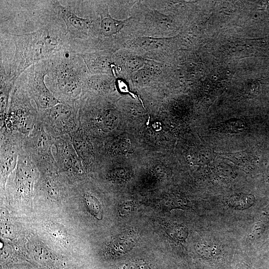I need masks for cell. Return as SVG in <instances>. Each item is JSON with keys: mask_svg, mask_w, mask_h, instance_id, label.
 <instances>
[{"mask_svg": "<svg viewBox=\"0 0 269 269\" xmlns=\"http://www.w3.org/2000/svg\"><path fill=\"white\" fill-rule=\"evenodd\" d=\"M0 6V60L14 80L38 62L71 52L54 0H1Z\"/></svg>", "mask_w": 269, "mask_h": 269, "instance_id": "cell-1", "label": "cell"}, {"mask_svg": "<svg viewBox=\"0 0 269 269\" xmlns=\"http://www.w3.org/2000/svg\"><path fill=\"white\" fill-rule=\"evenodd\" d=\"M46 63L49 90L61 103L79 108L89 92L88 79L91 75L82 57L64 52L46 59Z\"/></svg>", "mask_w": 269, "mask_h": 269, "instance_id": "cell-2", "label": "cell"}, {"mask_svg": "<svg viewBox=\"0 0 269 269\" xmlns=\"http://www.w3.org/2000/svg\"><path fill=\"white\" fill-rule=\"evenodd\" d=\"M58 14L64 21L70 41L71 52H95L100 18L94 0H55Z\"/></svg>", "mask_w": 269, "mask_h": 269, "instance_id": "cell-3", "label": "cell"}, {"mask_svg": "<svg viewBox=\"0 0 269 269\" xmlns=\"http://www.w3.org/2000/svg\"><path fill=\"white\" fill-rule=\"evenodd\" d=\"M94 3L100 18L95 52L115 53L130 40L141 36L139 24L135 15L125 19H116L110 14L107 0H94Z\"/></svg>", "mask_w": 269, "mask_h": 269, "instance_id": "cell-4", "label": "cell"}, {"mask_svg": "<svg viewBox=\"0 0 269 269\" xmlns=\"http://www.w3.org/2000/svg\"><path fill=\"white\" fill-rule=\"evenodd\" d=\"M23 87L16 81L6 110L0 118V132H15L27 135L34 129L38 111Z\"/></svg>", "mask_w": 269, "mask_h": 269, "instance_id": "cell-5", "label": "cell"}, {"mask_svg": "<svg viewBox=\"0 0 269 269\" xmlns=\"http://www.w3.org/2000/svg\"><path fill=\"white\" fill-rule=\"evenodd\" d=\"M37 121L55 138L70 136L80 129L79 108L60 103L38 112Z\"/></svg>", "mask_w": 269, "mask_h": 269, "instance_id": "cell-6", "label": "cell"}, {"mask_svg": "<svg viewBox=\"0 0 269 269\" xmlns=\"http://www.w3.org/2000/svg\"><path fill=\"white\" fill-rule=\"evenodd\" d=\"M47 75L46 60L28 68L16 81L20 84L34 101L38 112L50 108L61 103L55 98L46 85Z\"/></svg>", "mask_w": 269, "mask_h": 269, "instance_id": "cell-7", "label": "cell"}, {"mask_svg": "<svg viewBox=\"0 0 269 269\" xmlns=\"http://www.w3.org/2000/svg\"><path fill=\"white\" fill-rule=\"evenodd\" d=\"M54 138L37 121L34 129L24 138L22 147L30 155L39 171L58 169L53 153Z\"/></svg>", "mask_w": 269, "mask_h": 269, "instance_id": "cell-8", "label": "cell"}, {"mask_svg": "<svg viewBox=\"0 0 269 269\" xmlns=\"http://www.w3.org/2000/svg\"><path fill=\"white\" fill-rule=\"evenodd\" d=\"M131 15L138 20L141 36L168 37L176 29L171 15L149 7L143 0H138L134 5Z\"/></svg>", "mask_w": 269, "mask_h": 269, "instance_id": "cell-9", "label": "cell"}, {"mask_svg": "<svg viewBox=\"0 0 269 269\" xmlns=\"http://www.w3.org/2000/svg\"><path fill=\"white\" fill-rule=\"evenodd\" d=\"M173 43L171 37L140 36L128 41L123 48L146 59L169 64Z\"/></svg>", "mask_w": 269, "mask_h": 269, "instance_id": "cell-10", "label": "cell"}, {"mask_svg": "<svg viewBox=\"0 0 269 269\" xmlns=\"http://www.w3.org/2000/svg\"><path fill=\"white\" fill-rule=\"evenodd\" d=\"M25 136L18 133L0 132V182L2 188L16 167Z\"/></svg>", "mask_w": 269, "mask_h": 269, "instance_id": "cell-11", "label": "cell"}, {"mask_svg": "<svg viewBox=\"0 0 269 269\" xmlns=\"http://www.w3.org/2000/svg\"><path fill=\"white\" fill-rule=\"evenodd\" d=\"M53 153L58 169L78 176L83 172V166L69 135L54 138Z\"/></svg>", "mask_w": 269, "mask_h": 269, "instance_id": "cell-12", "label": "cell"}, {"mask_svg": "<svg viewBox=\"0 0 269 269\" xmlns=\"http://www.w3.org/2000/svg\"><path fill=\"white\" fill-rule=\"evenodd\" d=\"M115 57L116 64V77L124 79L130 84L132 74L142 68L147 60L125 48L115 52Z\"/></svg>", "mask_w": 269, "mask_h": 269, "instance_id": "cell-13", "label": "cell"}, {"mask_svg": "<svg viewBox=\"0 0 269 269\" xmlns=\"http://www.w3.org/2000/svg\"><path fill=\"white\" fill-rule=\"evenodd\" d=\"M78 54L83 59L91 74H105L116 77L115 53L99 51Z\"/></svg>", "mask_w": 269, "mask_h": 269, "instance_id": "cell-14", "label": "cell"}, {"mask_svg": "<svg viewBox=\"0 0 269 269\" xmlns=\"http://www.w3.org/2000/svg\"><path fill=\"white\" fill-rule=\"evenodd\" d=\"M88 86L89 92L103 95H107L116 89L118 91L116 77L105 74H91L88 79Z\"/></svg>", "mask_w": 269, "mask_h": 269, "instance_id": "cell-15", "label": "cell"}, {"mask_svg": "<svg viewBox=\"0 0 269 269\" xmlns=\"http://www.w3.org/2000/svg\"><path fill=\"white\" fill-rule=\"evenodd\" d=\"M70 136L83 167L88 168L91 163L92 158L91 147L86 134L79 129Z\"/></svg>", "mask_w": 269, "mask_h": 269, "instance_id": "cell-16", "label": "cell"}, {"mask_svg": "<svg viewBox=\"0 0 269 269\" xmlns=\"http://www.w3.org/2000/svg\"><path fill=\"white\" fill-rule=\"evenodd\" d=\"M0 118L4 115L9 102L10 94L15 85L16 80L13 79L6 72L4 65L0 60Z\"/></svg>", "mask_w": 269, "mask_h": 269, "instance_id": "cell-17", "label": "cell"}, {"mask_svg": "<svg viewBox=\"0 0 269 269\" xmlns=\"http://www.w3.org/2000/svg\"><path fill=\"white\" fill-rule=\"evenodd\" d=\"M138 0H107L109 9L119 19H125L131 15L134 5Z\"/></svg>", "mask_w": 269, "mask_h": 269, "instance_id": "cell-18", "label": "cell"}, {"mask_svg": "<svg viewBox=\"0 0 269 269\" xmlns=\"http://www.w3.org/2000/svg\"><path fill=\"white\" fill-rule=\"evenodd\" d=\"M83 197L90 213L97 219H102V211L101 204L98 199L87 193L84 194Z\"/></svg>", "mask_w": 269, "mask_h": 269, "instance_id": "cell-19", "label": "cell"}, {"mask_svg": "<svg viewBox=\"0 0 269 269\" xmlns=\"http://www.w3.org/2000/svg\"><path fill=\"white\" fill-rule=\"evenodd\" d=\"M254 202L252 195L236 196L230 198L227 201L228 205L236 209H244L250 207Z\"/></svg>", "mask_w": 269, "mask_h": 269, "instance_id": "cell-20", "label": "cell"}, {"mask_svg": "<svg viewBox=\"0 0 269 269\" xmlns=\"http://www.w3.org/2000/svg\"><path fill=\"white\" fill-rule=\"evenodd\" d=\"M198 250L202 255L207 258L215 257L220 252L219 246L211 241L202 242L198 246Z\"/></svg>", "mask_w": 269, "mask_h": 269, "instance_id": "cell-21", "label": "cell"}, {"mask_svg": "<svg viewBox=\"0 0 269 269\" xmlns=\"http://www.w3.org/2000/svg\"><path fill=\"white\" fill-rule=\"evenodd\" d=\"M117 269H147V266L142 262L127 261L122 263Z\"/></svg>", "mask_w": 269, "mask_h": 269, "instance_id": "cell-22", "label": "cell"}, {"mask_svg": "<svg viewBox=\"0 0 269 269\" xmlns=\"http://www.w3.org/2000/svg\"><path fill=\"white\" fill-rule=\"evenodd\" d=\"M154 171L156 174L160 176H163L165 173V169L162 165L158 164L154 167Z\"/></svg>", "mask_w": 269, "mask_h": 269, "instance_id": "cell-23", "label": "cell"}]
</instances>
